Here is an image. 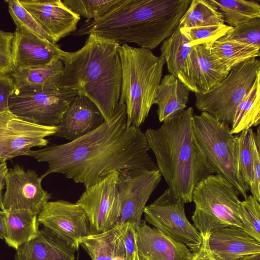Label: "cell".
<instances>
[{
    "label": "cell",
    "mask_w": 260,
    "mask_h": 260,
    "mask_svg": "<svg viewBox=\"0 0 260 260\" xmlns=\"http://www.w3.org/2000/svg\"><path fill=\"white\" fill-rule=\"evenodd\" d=\"M123 0H64L63 3L73 12L86 20L101 18Z\"/></svg>",
    "instance_id": "cell-32"
},
{
    "label": "cell",
    "mask_w": 260,
    "mask_h": 260,
    "mask_svg": "<svg viewBox=\"0 0 260 260\" xmlns=\"http://www.w3.org/2000/svg\"><path fill=\"white\" fill-rule=\"evenodd\" d=\"M76 250L48 229L16 250L15 260H75Z\"/></svg>",
    "instance_id": "cell-22"
},
{
    "label": "cell",
    "mask_w": 260,
    "mask_h": 260,
    "mask_svg": "<svg viewBox=\"0 0 260 260\" xmlns=\"http://www.w3.org/2000/svg\"><path fill=\"white\" fill-rule=\"evenodd\" d=\"M239 192L222 176L210 174L194 186L192 201L195 210L193 226L201 235L227 227L242 228Z\"/></svg>",
    "instance_id": "cell-6"
},
{
    "label": "cell",
    "mask_w": 260,
    "mask_h": 260,
    "mask_svg": "<svg viewBox=\"0 0 260 260\" xmlns=\"http://www.w3.org/2000/svg\"><path fill=\"white\" fill-rule=\"evenodd\" d=\"M150 150L140 127L127 126L126 105L118 103L109 117L89 134L67 143L31 149L27 156L48 164L42 179L59 173L86 188L116 171L158 170Z\"/></svg>",
    "instance_id": "cell-1"
},
{
    "label": "cell",
    "mask_w": 260,
    "mask_h": 260,
    "mask_svg": "<svg viewBox=\"0 0 260 260\" xmlns=\"http://www.w3.org/2000/svg\"><path fill=\"white\" fill-rule=\"evenodd\" d=\"M77 91L59 88L54 91L15 92L9 100V110L18 118L44 126L56 127Z\"/></svg>",
    "instance_id": "cell-9"
},
{
    "label": "cell",
    "mask_w": 260,
    "mask_h": 260,
    "mask_svg": "<svg viewBox=\"0 0 260 260\" xmlns=\"http://www.w3.org/2000/svg\"><path fill=\"white\" fill-rule=\"evenodd\" d=\"M132 260H139L137 250L135 252Z\"/></svg>",
    "instance_id": "cell-46"
},
{
    "label": "cell",
    "mask_w": 260,
    "mask_h": 260,
    "mask_svg": "<svg viewBox=\"0 0 260 260\" xmlns=\"http://www.w3.org/2000/svg\"><path fill=\"white\" fill-rule=\"evenodd\" d=\"M223 38L260 48V18H254L233 27Z\"/></svg>",
    "instance_id": "cell-37"
},
{
    "label": "cell",
    "mask_w": 260,
    "mask_h": 260,
    "mask_svg": "<svg viewBox=\"0 0 260 260\" xmlns=\"http://www.w3.org/2000/svg\"><path fill=\"white\" fill-rule=\"evenodd\" d=\"M5 2L8 4L9 13L17 28L53 43L52 38L22 6L19 0H6Z\"/></svg>",
    "instance_id": "cell-35"
},
{
    "label": "cell",
    "mask_w": 260,
    "mask_h": 260,
    "mask_svg": "<svg viewBox=\"0 0 260 260\" xmlns=\"http://www.w3.org/2000/svg\"><path fill=\"white\" fill-rule=\"evenodd\" d=\"M0 163H1V161H0Z\"/></svg>",
    "instance_id": "cell-48"
},
{
    "label": "cell",
    "mask_w": 260,
    "mask_h": 260,
    "mask_svg": "<svg viewBox=\"0 0 260 260\" xmlns=\"http://www.w3.org/2000/svg\"><path fill=\"white\" fill-rule=\"evenodd\" d=\"M222 13L224 23L232 27L254 18H260V5L246 0H212Z\"/></svg>",
    "instance_id": "cell-31"
},
{
    "label": "cell",
    "mask_w": 260,
    "mask_h": 260,
    "mask_svg": "<svg viewBox=\"0 0 260 260\" xmlns=\"http://www.w3.org/2000/svg\"><path fill=\"white\" fill-rule=\"evenodd\" d=\"M64 65L60 59L43 66L20 68L11 74L17 91L57 90L63 73Z\"/></svg>",
    "instance_id": "cell-23"
},
{
    "label": "cell",
    "mask_w": 260,
    "mask_h": 260,
    "mask_svg": "<svg viewBox=\"0 0 260 260\" xmlns=\"http://www.w3.org/2000/svg\"><path fill=\"white\" fill-rule=\"evenodd\" d=\"M233 27L224 23L194 27L179 28L180 31L188 40L192 47L204 45L210 48L215 41L225 36Z\"/></svg>",
    "instance_id": "cell-33"
},
{
    "label": "cell",
    "mask_w": 260,
    "mask_h": 260,
    "mask_svg": "<svg viewBox=\"0 0 260 260\" xmlns=\"http://www.w3.org/2000/svg\"><path fill=\"white\" fill-rule=\"evenodd\" d=\"M240 216L242 229L256 240L260 242L259 202L251 194L241 201Z\"/></svg>",
    "instance_id": "cell-36"
},
{
    "label": "cell",
    "mask_w": 260,
    "mask_h": 260,
    "mask_svg": "<svg viewBox=\"0 0 260 260\" xmlns=\"http://www.w3.org/2000/svg\"><path fill=\"white\" fill-rule=\"evenodd\" d=\"M193 115V109L189 107L160 127L144 133L168 189L184 204L192 202L196 184L214 173L194 136Z\"/></svg>",
    "instance_id": "cell-3"
},
{
    "label": "cell",
    "mask_w": 260,
    "mask_h": 260,
    "mask_svg": "<svg viewBox=\"0 0 260 260\" xmlns=\"http://www.w3.org/2000/svg\"><path fill=\"white\" fill-rule=\"evenodd\" d=\"M209 248L217 260H237L260 254V242L238 227H227L211 234Z\"/></svg>",
    "instance_id": "cell-21"
},
{
    "label": "cell",
    "mask_w": 260,
    "mask_h": 260,
    "mask_svg": "<svg viewBox=\"0 0 260 260\" xmlns=\"http://www.w3.org/2000/svg\"><path fill=\"white\" fill-rule=\"evenodd\" d=\"M9 169L6 162L0 163V209L4 211L3 190L6 186V176Z\"/></svg>",
    "instance_id": "cell-43"
},
{
    "label": "cell",
    "mask_w": 260,
    "mask_h": 260,
    "mask_svg": "<svg viewBox=\"0 0 260 260\" xmlns=\"http://www.w3.org/2000/svg\"><path fill=\"white\" fill-rule=\"evenodd\" d=\"M12 43L15 70L48 65L61 59L66 51L56 44L16 27Z\"/></svg>",
    "instance_id": "cell-17"
},
{
    "label": "cell",
    "mask_w": 260,
    "mask_h": 260,
    "mask_svg": "<svg viewBox=\"0 0 260 260\" xmlns=\"http://www.w3.org/2000/svg\"><path fill=\"white\" fill-rule=\"evenodd\" d=\"M104 121L94 103L78 94L72 100L63 113L54 136L72 142L95 130Z\"/></svg>",
    "instance_id": "cell-18"
},
{
    "label": "cell",
    "mask_w": 260,
    "mask_h": 260,
    "mask_svg": "<svg viewBox=\"0 0 260 260\" xmlns=\"http://www.w3.org/2000/svg\"><path fill=\"white\" fill-rule=\"evenodd\" d=\"M119 172L114 171L94 185L85 188L76 203L86 213L90 235L105 232L116 225L121 204L117 182Z\"/></svg>",
    "instance_id": "cell-11"
},
{
    "label": "cell",
    "mask_w": 260,
    "mask_h": 260,
    "mask_svg": "<svg viewBox=\"0 0 260 260\" xmlns=\"http://www.w3.org/2000/svg\"><path fill=\"white\" fill-rule=\"evenodd\" d=\"M252 180L249 189L251 195L260 202V131L254 133Z\"/></svg>",
    "instance_id": "cell-39"
},
{
    "label": "cell",
    "mask_w": 260,
    "mask_h": 260,
    "mask_svg": "<svg viewBox=\"0 0 260 260\" xmlns=\"http://www.w3.org/2000/svg\"><path fill=\"white\" fill-rule=\"evenodd\" d=\"M192 127L197 141L214 173L225 178L245 199L249 187L239 170L238 136L231 133L229 125L207 112L193 115Z\"/></svg>",
    "instance_id": "cell-7"
},
{
    "label": "cell",
    "mask_w": 260,
    "mask_h": 260,
    "mask_svg": "<svg viewBox=\"0 0 260 260\" xmlns=\"http://www.w3.org/2000/svg\"><path fill=\"white\" fill-rule=\"evenodd\" d=\"M210 48L204 45L193 46L187 58L188 74L198 93L208 92L230 72Z\"/></svg>",
    "instance_id": "cell-20"
},
{
    "label": "cell",
    "mask_w": 260,
    "mask_h": 260,
    "mask_svg": "<svg viewBox=\"0 0 260 260\" xmlns=\"http://www.w3.org/2000/svg\"><path fill=\"white\" fill-rule=\"evenodd\" d=\"M224 23L223 16L212 0H192L178 27L189 28Z\"/></svg>",
    "instance_id": "cell-30"
},
{
    "label": "cell",
    "mask_w": 260,
    "mask_h": 260,
    "mask_svg": "<svg viewBox=\"0 0 260 260\" xmlns=\"http://www.w3.org/2000/svg\"><path fill=\"white\" fill-rule=\"evenodd\" d=\"M4 212L5 217L4 240L8 246L16 250L37 236L40 224L38 215L25 210Z\"/></svg>",
    "instance_id": "cell-27"
},
{
    "label": "cell",
    "mask_w": 260,
    "mask_h": 260,
    "mask_svg": "<svg viewBox=\"0 0 260 260\" xmlns=\"http://www.w3.org/2000/svg\"><path fill=\"white\" fill-rule=\"evenodd\" d=\"M191 49L189 41L178 26L162 43L160 56L167 63L170 74L177 78L190 91L197 93L187 69V58Z\"/></svg>",
    "instance_id": "cell-24"
},
{
    "label": "cell",
    "mask_w": 260,
    "mask_h": 260,
    "mask_svg": "<svg viewBox=\"0 0 260 260\" xmlns=\"http://www.w3.org/2000/svg\"><path fill=\"white\" fill-rule=\"evenodd\" d=\"M38 220L76 251L79 248L80 239L90 235L87 215L77 203L48 201L38 215Z\"/></svg>",
    "instance_id": "cell-14"
},
{
    "label": "cell",
    "mask_w": 260,
    "mask_h": 260,
    "mask_svg": "<svg viewBox=\"0 0 260 260\" xmlns=\"http://www.w3.org/2000/svg\"><path fill=\"white\" fill-rule=\"evenodd\" d=\"M237 260H260V254H254L247 255Z\"/></svg>",
    "instance_id": "cell-45"
},
{
    "label": "cell",
    "mask_w": 260,
    "mask_h": 260,
    "mask_svg": "<svg viewBox=\"0 0 260 260\" xmlns=\"http://www.w3.org/2000/svg\"><path fill=\"white\" fill-rule=\"evenodd\" d=\"M146 222L176 242L185 244L193 252L198 251L202 238L187 219L184 203L168 188L153 202L146 206Z\"/></svg>",
    "instance_id": "cell-10"
},
{
    "label": "cell",
    "mask_w": 260,
    "mask_h": 260,
    "mask_svg": "<svg viewBox=\"0 0 260 260\" xmlns=\"http://www.w3.org/2000/svg\"><path fill=\"white\" fill-rule=\"evenodd\" d=\"M259 73L258 59L252 58L242 62L232 69L228 75L208 92L195 93L196 107L230 126L237 106L250 90Z\"/></svg>",
    "instance_id": "cell-8"
},
{
    "label": "cell",
    "mask_w": 260,
    "mask_h": 260,
    "mask_svg": "<svg viewBox=\"0 0 260 260\" xmlns=\"http://www.w3.org/2000/svg\"><path fill=\"white\" fill-rule=\"evenodd\" d=\"M115 41L91 34L83 46L66 52L61 59L64 70L59 88L77 91L90 99L107 120L119 103L121 64Z\"/></svg>",
    "instance_id": "cell-4"
},
{
    "label": "cell",
    "mask_w": 260,
    "mask_h": 260,
    "mask_svg": "<svg viewBox=\"0 0 260 260\" xmlns=\"http://www.w3.org/2000/svg\"><path fill=\"white\" fill-rule=\"evenodd\" d=\"M117 186L121 209L116 225L132 223L137 228L146 204L162 176L158 170L128 168L118 171Z\"/></svg>",
    "instance_id": "cell-12"
},
{
    "label": "cell",
    "mask_w": 260,
    "mask_h": 260,
    "mask_svg": "<svg viewBox=\"0 0 260 260\" xmlns=\"http://www.w3.org/2000/svg\"><path fill=\"white\" fill-rule=\"evenodd\" d=\"M260 123V73L250 90L237 106L235 110L231 133L237 134L258 125Z\"/></svg>",
    "instance_id": "cell-28"
},
{
    "label": "cell",
    "mask_w": 260,
    "mask_h": 260,
    "mask_svg": "<svg viewBox=\"0 0 260 260\" xmlns=\"http://www.w3.org/2000/svg\"><path fill=\"white\" fill-rule=\"evenodd\" d=\"M212 53L230 71L242 62L260 55L259 48L223 37L211 46Z\"/></svg>",
    "instance_id": "cell-29"
},
{
    "label": "cell",
    "mask_w": 260,
    "mask_h": 260,
    "mask_svg": "<svg viewBox=\"0 0 260 260\" xmlns=\"http://www.w3.org/2000/svg\"><path fill=\"white\" fill-rule=\"evenodd\" d=\"M122 81L119 104H125L126 125L137 127L147 117L159 87L165 63L150 50L126 44L118 48Z\"/></svg>",
    "instance_id": "cell-5"
},
{
    "label": "cell",
    "mask_w": 260,
    "mask_h": 260,
    "mask_svg": "<svg viewBox=\"0 0 260 260\" xmlns=\"http://www.w3.org/2000/svg\"><path fill=\"white\" fill-rule=\"evenodd\" d=\"M16 90V86L11 75L0 74V112L10 111L9 100Z\"/></svg>",
    "instance_id": "cell-40"
},
{
    "label": "cell",
    "mask_w": 260,
    "mask_h": 260,
    "mask_svg": "<svg viewBox=\"0 0 260 260\" xmlns=\"http://www.w3.org/2000/svg\"><path fill=\"white\" fill-rule=\"evenodd\" d=\"M238 138V162L240 174L250 187L252 180L254 132L252 128L239 133Z\"/></svg>",
    "instance_id": "cell-34"
},
{
    "label": "cell",
    "mask_w": 260,
    "mask_h": 260,
    "mask_svg": "<svg viewBox=\"0 0 260 260\" xmlns=\"http://www.w3.org/2000/svg\"><path fill=\"white\" fill-rule=\"evenodd\" d=\"M79 243L91 260L125 259L121 224L105 232L82 238Z\"/></svg>",
    "instance_id": "cell-26"
},
{
    "label": "cell",
    "mask_w": 260,
    "mask_h": 260,
    "mask_svg": "<svg viewBox=\"0 0 260 260\" xmlns=\"http://www.w3.org/2000/svg\"><path fill=\"white\" fill-rule=\"evenodd\" d=\"M139 260H191L194 252L142 220L136 229Z\"/></svg>",
    "instance_id": "cell-19"
},
{
    "label": "cell",
    "mask_w": 260,
    "mask_h": 260,
    "mask_svg": "<svg viewBox=\"0 0 260 260\" xmlns=\"http://www.w3.org/2000/svg\"><path fill=\"white\" fill-rule=\"evenodd\" d=\"M191 1L123 0L101 18L82 22L69 36L94 34L151 50L173 33Z\"/></svg>",
    "instance_id": "cell-2"
},
{
    "label": "cell",
    "mask_w": 260,
    "mask_h": 260,
    "mask_svg": "<svg viewBox=\"0 0 260 260\" xmlns=\"http://www.w3.org/2000/svg\"><path fill=\"white\" fill-rule=\"evenodd\" d=\"M42 179L32 170L18 165L9 169L3 195L4 211L25 210L38 215L51 196L42 186Z\"/></svg>",
    "instance_id": "cell-15"
},
{
    "label": "cell",
    "mask_w": 260,
    "mask_h": 260,
    "mask_svg": "<svg viewBox=\"0 0 260 260\" xmlns=\"http://www.w3.org/2000/svg\"><path fill=\"white\" fill-rule=\"evenodd\" d=\"M5 237V217L4 211L0 209V239Z\"/></svg>",
    "instance_id": "cell-44"
},
{
    "label": "cell",
    "mask_w": 260,
    "mask_h": 260,
    "mask_svg": "<svg viewBox=\"0 0 260 260\" xmlns=\"http://www.w3.org/2000/svg\"><path fill=\"white\" fill-rule=\"evenodd\" d=\"M56 44L77 29L80 16L61 0H19Z\"/></svg>",
    "instance_id": "cell-16"
},
{
    "label": "cell",
    "mask_w": 260,
    "mask_h": 260,
    "mask_svg": "<svg viewBox=\"0 0 260 260\" xmlns=\"http://www.w3.org/2000/svg\"><path fill=\"white\" fill-rule=\"evenodd\" d=\"M57 127H48L22 120L10 111L0 112V161L28 155L35 147L47 146L46 137L54 136Z\"/></svg>",
    "instance_id": "cell-13"
},
{
    "label": "cell",
    "mask_w": 260,
    "mask_h": 260,
    "mask_svg": "<svg viewBox=\"0 0 260 260\" xmlns=\"http://www.w3.org/2000/svg\"><path fill=\"white\" fill-rule=\"evenodd\" d=\"M209 235L202 236V242L199 250L194 252L191 260H217L212 253L209 246Z\"/></svg>",
    "instance_id": "cell-42"
},
{
    "label": "cell",
    "mask_w": 260,
    "mask_h": 260,
    "mask_svg": "<svg viewBox=\"0 0 260 260\" xmlns=\"http://www.w3.org/2000/svg\"><path fill=\"white\" fill-rule=\"evenodd\" d=\"M79 254H78L77 258L75 259V260H79Z\"/></svg>",
    "instance_id": "cell-47"
},
{
    "label": "cell",
    "mask_w": 260,
    "mask_h": 260,
    "mask_svg": "<svg viewBox=\"0 0 260 260\" xmlns=\"http://www.w3.org/2000/svg\"><path fill=\"white\" fill-rule=\"evenodd\" d=\"M190 91L177 78L170 74L166 75L161 80L153 102L157 105L159 122L181 114L187 106Z\"/></svg>",
    "instance_id": "cell-25"
},
{
    "label": "cell",
    "mask_w": 260,
    "mask_h": 260,
    "mask_svg": "<svg viewBox=\"0 0 260 260\" xmlns=\"http://www.w3.org/2000/svg\"><path fill=\"white\" fill-rule=\"evenodd\" d=\"M14 34L0 29V74H10L14 70L12 56Z\"/></svg>",
    "instance_id": "cell-38"
},
{
    "label": "cell",
    "mask_w": 260,
    "mask_h": 260,
    "mask_svg": "<svg viewBox=\"0 0 260 260\" xmlns=\"http://www.w3.org/2000/svg\"><path fill=\"white\" fill-rule=\"evenodd\" d=\"M121 225L125 250V260H132L137 250L136 228L129 221L124 222Z\"/></svg>",
    "instance_id": "cell-41"
}]
</instances>
